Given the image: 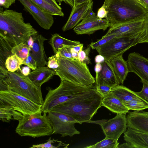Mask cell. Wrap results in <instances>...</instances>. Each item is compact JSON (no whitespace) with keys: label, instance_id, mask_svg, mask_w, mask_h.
<instances>
[{"label":"cell","instance_id":"1","mask_svg":"<svg viewBox=\"0 0 148 148\" xmlns=\"http://www.w3.org/2000/svg\"><path fill=\"white\" fill-rule=\"evenodd\" d=\"M103 98L97 91L95 86L86 92L58 105L51 111L69 115L80 124L88 122L102 106Z\"/></svg>","mask_w":148,"mask_h":148},{"label":"cell","instance_id":"2","mask_svg":"<svg viewBox=\"0 0 148 148\" xmlns=\"http://www.w3.org/2000/svg\"><path fill=\"white\" fill-rule=\"evenodd\" d=\"M38 32L29 23H25L21 12L0 8V36L12 47L25 43Z\"/></svg>","mask_w":148,"mask_h":148},{"label":"cell","instance_id":"3","mask_svg":"<svg viewBox=\"0 0 148 148\" xmlns=\"http://www.w3.org/2000/svg\"><path fill=\"white\" fill-rule=\"evenodd\" d=\"M0 91L10 90L40 105L43 103L41 88L35 85L27 76L9 72L0 67Z\"/></svg>","mask_w":148,"mask_h":148},{"label":"cell","instance_id":"4","mask_svg":"<svg viewBox=\"0 0 148 148\" xmlns=\"http://www.w3.org/2000/svg\"><path fill=\"white\" fill-rule=\"evenodd\" d=\"M106 19L111 26L144 16L148 13L139 0H105Z\"/></svg>","mask_w":148,"mask_h":148},{"label":"cell","instance_id":"5","mask_svg":"<svg viewBox=\"0 0 148 148\" xmlns=\"http://www.w3.org/2000/svg\"><path fill=\"white\" fill-rule=\"evenodd\" d=\"M59 67L54 70L61 80H66L76 85L90 87L95 80L86 64L79 60L59 56Z\"/></svg>","mask_w":148,"mask_h":148},{"label":"cell","instance_id":"6","mask_svg":"<svg viewBox=\"0 0 148 148\" xmlns=\"http://www.w3.org/2000/svg\"><path fill=\"white\" fill-rule=\"evenodd\" d=\"M95 86L85 87L66 80H61L60 85L55 89L48 88V92L42 105L41 111L47 113L58 105L83 94Z\"/></svg>","mask_w":148,"mask_h":148},{"label":"cell","instance_id":"7","mask_svg":"<svg viewBox=\"0 0 148 148\" xmlns=\"http://www.w3.org/2000/svg\"><path fill=\"white\" fill-rule=\"evenodd\" d=\"M41 111L24 115L19 121L15 129L16 132L21 136L33 138L50 136L53 131L47 113Z\"/></svg>","mask_w":148,"mask_h":148},{"label":"cell","instance_id":"8","mask_svg":"<svg viewBox=\"0 0 148 148\" xmlns=\"http://www.w3.org/2000/svg\"><path fill=\"white\" fill-rule=\"evenodd\" d=\"M0 104L9 106L24 116L41 111L42 105L10 90L0 91Z\"/></svg>","mask_w":148,"mask_h":148},{"label":"cell","instance_id":"9","mask_svg":"<svg viewBox=\"0 0 148 148\" xmlns=\"http://www.w3.org/2000/svg\"><path fill=\"white\" fill-rule=\"evenodd\" d=\"M52 127L53 134H59L64 137L79 134L80 132L75 126L77 121L72 117L63 113L51 111L47 113Z\"/></svg>","mask_w":148,"mask_h":148},{"label":"cell","instance_id":"10","mask_svg":"<svg viewBox=\"0 0 148 148\" xmlns=\"http://www.w3.org/2000/svg\"><path fill=\"white\" fill-rule=\"evenodd\" d=\"M136 38L116 37L97 49L99 54L105 60L110 61L112 58L123 54L131 47L135 45Z\"/></svg>","mask_w":148,"mask_h":148},{"label":"cell","instance_id":"11","mask_svg":"<svg viewBox=\"0 0 148 148\" xmlns=\"http://www.w3.org/2000/svg\"><path fill=\"white\" fill-rule=\"evenodd\" d=\"M111 26V24L108 19L98 18L92 10L82 21L74 27L73 30L78 35H90L99 30H102L104 31Z\"/></svg>","mask_w":148,"mask_h":148},{"label":"cell","instance_id":"12","mask_svg":"<svg viewBox=\"0 0 148 148\" xmlns=\"http://www.w3.org/2000/svg\"><path fill=\"white\" fill-rule=\"evenodd\" d=\"M145 16L112 25L105 35L136 38L142 29Z\"/></svg>","mask_w":148,"mask_h":148},{"label":"cell","instance_id":"13","mask_svg":"<svg viewBox=\"0 0 148 148\" xmlns=\"http://www.w3.org/2000/svg\"><path fill=\"white\" fill-rule=\"evenodd\" d=\"M99 124L105 135V138L118 140L121 135L127 130L126 115L117 114L114 118L101 122Z\"/></svg>","mask_w":148,"mask_h":148},{"label":"cell","instance_id":"14","mask_svg":"<svg viewBox=\"0 0 148 148\" xmlns=\"http://www.w3.org/2000/svg\"><path fill=\"white\" fill-rule=\"evenodd\" d=\"M42 28L49 29L54 22L53 15L47 12L30 0H18Z\"/></svg>","mask_w":148,"mask_h":148},{"label":"cell","instance_id":"15","mask_svg":"<svg viewBox=\"0 0 148 148\" xmlns=\"http://www.w3.org/2000/svg\"><path fill=\"white\" fill-rule=\"evenodd\" d=\"M127 62L129 72L134 73L140 78L142 83L148 84V59L134 52L129 54Z\"/></svg>","mask_w":148,"mask_h":148},{"label":"cell","instance_id":"16","mask_svg":"<svg viewBox=\"0 0 148 148\" xmlns=\"http://www.w3.org/2000/svg\"><path fill=\"white\" fill-rule=\"evenodd\" d=\"M93 1L72 7V10L68 20L62 28L65 32L75 27L92 10Z\"/></svg>","mask_w":148,"mask_h":148},{"label":"cell","instance_id":"17","mask_svg":"<svg viewBox=\"0 0 148 148\" xmlns=\"http://www.w3.org/2000/svg\"><path fill=\"white\" fill-rule=\"evenodd\" d=\"M127 128L148 134V112H130L126 115Z\"/></svg>","mask_w":148,"mask_h":148},{"label":"cell","instance_id":"18","mask_svg":"<svg viewBox=\"0 0 148 148\" xmlns=\"http://www.w3.org/2000/svg\"><path fill=\"white\" fill-rule=\"evenodd\" d=\"M102 69L95 77L96 85H105L112 88L120 84L110 61L105 60Z\"/></svg>","mask_w":148,"mask_h":148},{"label":"cell","instance_id":"19","mask_svg":"<svg viewBox=\"0 0 148 148\" xmlns=\"http://www.w3.org/2000/svg\"><path fill=\"white\" fill-rule=\"evenodd\" d=\"M32 36L34 43L29 53L36 61L37 67L45 66L47 64L48 59L45 53L44 44V42L47 39L38 33Z\"/></svg>","mask_w":148,"mask_h":148},{"label":"cell","instance_id":"20","mask_svg":"<svg viewBox=\"0 0 148 148\" xmlns=\"http://www.w3.org/2000/svg\"><path fill=\"white\" fill-rule=\"evenodd\" d=\"M124 140L134 148H148V134L127 128L124 133Z\"/></svg>","mask_w":148,"mask_h":148},{"label":"cell","instance_id":"21","mask_svg":"<svg viewBox=\"0 0 148 148\" xmlns=\"http://www.w3.org/2000/svg\"><path fill=\"white\" fill-rule=\"evenodd\" d=\"M56 75L55 71L47 66L37 67L28 75L32 82L36 86L41 88L42 85Z\"/></svg>","mask_w":148,"mask_h":148},{"label":"cell","instance_id":"22","mask_svg":"<svg viewBox=\"0 0 148 148\" xmlns=\"http://www.w3.org/2000/svg\"><path fill=\"white\" fill-rule=\"evenodd\" d=\"M101 106L105 107L112 112L117 114H126L129 110L121 101L111 92L103 98Z\"/></svg>","mask_w":148,"mask_h":148},{"label":"cell","instance_id":"23","mask_svg":"<svg viewBox=\"0 0 148 148\" xmlns=\"http://www.w3.org/2000/svg\"><path fill=\"white\" fill-rule=\"evenodd\" d=\"M110 61L119 83L123 84L129 72L127 62L123 59V54L112 58Z\"/></svg>","mask_w":148,"mask_h":148},{"label":"cell","instance_id":"24","mask_svg":"<svg viewBox=\"0 0 148 148\" xmlns=\"http://www.w3.org/2000/svg\"><path fill=\"white\" fill-rule=\"evenodd\" d=\"M110 92L122 103L133 100L143 99L136 92L123 85H119L112 88Z\"/></svg>","mask_w":148,"mask_h":148},{"label":"cell","instance_id":"25","mask_svg":"<svg viewBox=\"0 0 148 148\" xmlns=\"http://www.w3.org/2000/svg\"><path fill=\"white\" fill-rule=\"evenodd\" d=\"M23 116L21 113L9 106L0 104V118L3 122L9 123L12 120L19 121Z\"/></svg>","mask_w":148,"mask_h":148},{"label":"cell","instance_id":"26","mask_svg":"<svg viewBox=\"0 0 148 148\" xmlns=\"http://www.w3.org/2000/svg\"><path fill=\"white\" fill-rule=\"evenodd\" d=\"M55 54H57L58 49L65 45L75 46L79 44L80 42L71 40L64 38L57 34L52 35V37L49 42Z\"/></svg>","mask_w":148,"mask_h":148},{"label":"cell","instance_id":"27","mask_svg":"<svg viewBox=\"0 0 148 148\" xmlns=\"http://www.w3.org/2000/svg\"><path fill=\"white\" fill-rule=\"evenodd\" d=\"M13 48L5 39L0 36V67L5 68L6 60L12 54Z\"/></svg>","mask_w":148,"mask_h":148},{"label":"cell","instance_id":"28","mask_svg":"<svg viewBox=\"0 0 148 148\" xmlns=\"http://www.w3.org/2000/svg\"><path fill=\"white\" fill-rule=\"evenodd\" d=\"M23 60L17 55L12 54L6 60L5 65L6 69L9 72H15L17 71L21 72L20 66L23 64Z\"/></svg>","mask_w":148,"mask_h":148},{"label":"cell","instance_id":"29","mask_svg":"<svg viewBox=\"0 0 148 148\" xmlns=\"http://www.w3.org/2000/svg\"><path fill=\"white\" fill-rule=\"evenodd\" d=\"M40 8L53 15L63 16L64 14L62 11L44 0H30Z\"/></svg>","mask_w":148,"mask_h":148},{"label":"cell","instance_id":"30","mask_svg":"<svg viewBox=\"0 0 148 148\" xmlns=\"http://www.w3.org/2000/svg\"><path fill=\"white\" fill-rule=\"evenodd\" d=\"M69 144H66L63 143L61 141L55 140L54 138H49L47 140V142L44 143L40 144L33 145L30 148H64L68 147Z\"/></svg>","mask_w":148,"mask_h":148},{"label":"cell","instance_id":"31","mask_svg":"<svg viewBox=\"0 0 148 148\" xmlns=\"http://www.w3.org/2000/svg\"><path fill=\"white\" fill-rule=\"evenodd\" d=\"M123 103L129 110L139 111L148 109V101L144 99L133 100Z\"/></svg>","mask_w":148,"mask_h":148},{"label":"cell","instance_id":"32","mask_svg":"<svg viewBox=\"0 0 148 148\" xmlns=\"http://www.w3.org/2000/svg\"><path fill=\"white\" fill-rule=\"evenodd\" d=\"M118 140L111 138H105L95 144L84 147L86 148H118Z\"/></svg>","mask_w":148,"mask_h":148},{"label":"cell","instance_id":"33","mask_svg":"<svg viewBox=\"0 0 148 148\" xmlns=\"http://www.w3.org/2000/svg\"><path fill=\"white\" fill-rule=\"evenodd\" d=\"M148 43V13L145 16L142 29L136 38L135 45Z\"/></svg>","mask_w":148,"mask_h":148},{"label":"cell","instance_id":"34","mask_svg":"<svg viewBox=\"0 0 148 148\" xmlns=\"http://www.w3.org/2000/svg\"><path fill=\"white\" fill-rule=\"evenodd\" d=\"M29 49L26 42L21 43L13 47L12 50V54H15L23 61L29 56Z\"/></svg>","mask_w":148,"mask_h":148},{"label":"cell","instance_id":"35","mask_svg":"<svg viewBox=\"0 0 148 148\" xmlns=\"http://www.w3.org/2000/svg\"><path fill=\"white\" fill-rule=\"evenodd\" d=\"M116 37V36L114 35L111 34L108 35H105L97 41L91 42L89 45V46L92 49H96Z\"/></svg>","mask_w":148,"mask_h":148},{"label":"cell","instance_id":"36","mask_svg":"<svg viewBox=\"0 0 148 148\" xmlns=\"http://www.w3.org/2000/svg\"><path fill=\"white\" fill-rule=\"evenodd\" d=\"M59 57V56L57 53L49 57L47 61V67L53 70L58 69L59 66L58 62Z\"/></svg>","mask_w":148,"mask_h":148},{"label":"cell","instance_id":"37","mask_svg":"<svg viewBox=\"0 0 148 148\" xmlns=\"http://www.w3.org/2000/svg\"><path fill=\"white\" fill-rule=\"evenodd\" d=\"M59 56L68 58H73L70 46L65 45L58 49L57 53Z\"/></svg>","mask_w":148,"mask_h":148},{"label":"cell","instance_id":"38","mask_svg":"<svg viewBox=\"0 0 148 148\" xmlns=\"http://www.w3.org/2000/svg\"><path fill=\"white\" fill-rule=\"evenodd\" d=\"M90 51V47L84 50H82L78 53V59L81 62L86 64L90 62L88 55Z\"/></svg>","mask_w":148,"mask_h":148},{"label":"cell","instance_id":"39","mask_svg":"<svg viewBox=\"0 0 148 148\" xmlns=\"http://www.w3.org/2000/svg\"><path fill=\"white\" fill-rule=\"evenodd\" d=\"M23 64L28 66L33 70L37 68L36 61L29 53L28 56L23 61Z\"/></svg>","mask_w":148,"mask_h":148},{"label":"cell","instance_id":"40","mask_svg":"<svg viewBox=\"0 0 148 148\" xmlns=\"http://www.w3.org/2000/svg\"><path fill=\"white\" fill-rule=\"evenodd\" d=\"M97 91L103 98L107 96L110 92L111 87L105 85L96 86Z\"/></svg>","mask_w":148,"mask_h":148},{"label":"cell","instance_id":"41","mask_svg":"<svg viewBox=\"0 0 148 148\" xmlns=\"http://www.w3.org/2000/svg\"><path fill=\"white\" fill-rule=\"evenodd\" d=\"M143 85L142 90L139 92H136V94L143 99L148 101V84L142 82Z\"/></svg>","mask_w":148,"mask_h":148},{"label":"cell","instance_id":"42","mask_svg":"<svg viewBox=\"0 0 148 148\" xmlns=\"http://www.w3.org/2000/svg\"><path fill=\"white\" fill-rule=\"evenodd\" d=\"M108 13V12L106 10L105 3H104L102 6L98 10L97 13V17L100 19H102L103 18H106Z\"/></svg>","mask_w":148,"mask_h":148},{"label":"cell","instance_id":"43","mask_svg":"<svg viewBox=\"0 0 148 148\" xmlns=\"http://www.w3.org/2000/svg\"><path fill=\"white\" fill-rule=\"evenodd\" d=\"M17 0H0V7L8 8Z\"/></svg>","mask_w":148,"mask_h":148},{"label":"cell","instance_id":"44","mask_svg":"<svg viewBox=\"0 0 148 148\" xmlns=\"http://www.w3.org/2000/svg\"><path fill=\"white\" fill-rule=\"evenodd\" d=\"M71 49L75 52L79 53L82 50L83 47V44L80 43L79 44L73 46H70Z\"/></svg>","mask_w":148,"mask_h":148},{"label":"cell","instance_id":"45","mask_svg":"<svg viewBox=\"0 0 148 148\" xmlns=\"http://www.w3.org/2000/svg\"><path fill=\"white\" fill-rule=\"evenodd\" d=\"M30 69L28 66H24L21 69V73L25 76H27L31 73Z\"/></svg>","mask_w":148,"mask_h":148},{"label":"cell","instance_id":"46","mask_svg":"<svg viewBox=\"0 0 148 148\" xmlns=\"http://www.w3.org/2000/svg\"><path fill=\"white\" fill-rule=\"evenodd\" d=\"M102 67V64L100 63H96L95 66V71L96 73V77L101 71Z\"/></svg>","mask_w":148,"mask_h":148},{"label":"cell","instance_id":"47","mask_svg":"<svg viewBox=\"0 0 148 148\" xmlns=\"http://www.w3.org/2000/svg\"><path fill=\"white\" fill-rule=\"evenodd\" d=\"M105 60L104 57L101 55L99 54L96 56L95 61L96 63L102 64Z\"/></svg>","mask_w":148,"mask_h":148},{"label":"cell","instance_id":"48","mask_svg":"<svg viewBox=\"0 0 148 148\" xmlns=\"http://www.w3.org/2000/svg\"><path fill=\"white\" fill-rule=\"evenodd\" d=\"M47 2L48 3L56 7L58 9L62 10V8L58 4L56 0H44Z\"/></svg>","mask_w":148,"mask_h":148},{"label":"cell","instance_id":"49","mask_svg":"<svg viewBox=\"0 0 148 148\" xmlns=\"http://www.w3.org/2000/svg\"><path fill=\"white\" fill-rule=\"evenodd\" d=\"M92 1V0H73L74 4V7H75L79 5L85 3L90 2Z\"/></svg>","mask_w":148,"mask_h":148},{"label":"cell","instance_id":"50","mask_svg":"<svg viewBox=\"0 0 148 148\" xmlns=\"http://www.w3.org/2000/svg\"><path fill=\"white\" fill-rule=\"evenodd\" d=\"M26 43L29 48L30 50L32 47L34 43V40L32 36H30L29 37Z\"/></svg>","mask_w":148,"mask_h":148},{"label":"cell","instance_id":"51","mask_svg":"<svg viewBox=\"0 0 148 148\" xmlns=\"http://www.w3.org/2000/svg\"><path fill=\"white\" fill-rule=\"evenodd\" d=\"M134 148L132 145L130 143L126 142L120 145H119L118 148Z\"/></svg>","mask_w":148,"mask_h":148},{"label":"cell","instance_id":"52","mask_svg":"<svg viewBox=\"0 0 148 148\" xmlns=\"http://www.w3.org/2000/svg\"><path fill=\"white\" fill-rule=\"evenodd\" d=\"M63 1L70 5L72 8L74 7L73 0H63Z\"/></svg>","mask_w":148,"mask_h":148},{"label":"cell","instance_id":"53","mask_svg":"<svg viewBox=\"0 0 148 148\" xmlns=\"http://www.w3.org/2000/svg\"><path fill=\"white\" fill-rule=\"evenodd\" d=\"M72 57L73 58L78 59V53L71 49Z\"/></svg>","mask_w":148,"mask_h":148},{"label":"cell","instance_id":"54","mask_svg":"<svg viewBox=\"0 0 148 148\" xmlns=\"http://www.w3.org/2000/svg\"><path fill=\"white\" fill-rule=\"evenodd\" d=\"M56 1L60 5H61V3L63 1V0H56Z\"/></svg>","mask_w":148,"mask_h":148}]
</instances>
